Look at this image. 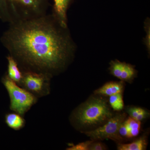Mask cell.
I'll return each instance as SVG.
<instances>
[{
	"label": "cell",
	"mask_w": 150,
	"mask_h": 150,
	"mask_svg": "<svg viewBox=\"0 0 150 150\" xmlns=\"http://www.w3.org/2000/svg\"><path fill=\"white\" fill-rule=\"evenodd\" d=\"M108 68L111 75L123 82L131 83L137 76L138 71L134 65L117 59L112 60Z\"/></svg>",
	"instance_id": "obj_7"
},
{
	"label": "cell",
	"mask_w": 150,
	"mask_h": 150,
	"mask_svg": "<svg viewBox=\"0 0 150 150\" xmlns=\"http://www.w3.org/2000/svg\"><path fill=\"white\" fill-rule=\"evenodd\" d=\"M22 116L16 112L7 113L5 117V121L9 128L18 131L22 129L25 124V120Z\"/></svg>",
	"instance_id": "obj_11"
},
{
	"label": "cell",
	"mask_w": 150,
	"mask_h": 150,
	"mask_svg": "<svg viewBox=\"0 0 150 150\" xmlns=\"http://www.w3.org/2000/svg\"><path fill=\"white\" fill-rule=\"evenodd\" d=\"M0 41L22 72L52 78L67 69L77 49L68 26L52 13L8 24Z\"/></svg>",
	"instance_id": "obj_1"
},
{
	"label": "cell",
	"mask_w": 150,
	"mask_h": 150,
	"mask_svg": "<svg viewBox=\"0 0 150 150\" xmlns=\"http://www.w3.org/2000/svg\"><path fill=\"white\" fill-rule=\"evenodd\" d=\"M118 133L119 136H121L123 139H130L129 130L124 123V121L120 125L118 129Z\"/></svg>",
	"instance_id": "obj_18"
},
{
	"label": "cell",
	"mask_w": 150,
	"mask_h": 150,
	"mask_svg": "<svg viewBox=\"0 0 150 150\" xmlns=\"http://www.w3.org/2000/svg\"><path fill=\"white\" fill-rule=\"evenodd\" d=\"M93 140L82 142L76 145H72L67 148V150H89L90 145L93 142Z\"/></svg>",
	"instance_id": "obj_17"
},
{
	"label": "cell",
	"mask_w": 150,
	"mask_h": 150,
	"mask_svg": "<svg viewBox=\"0 0 150 150\" xmlns=\"http://www.w3.org/2000/svg\"><path fill=\"white\" fill-rule=\"evenodd\" d=\"M6 59L8 61V71L6 74L11 79L19 85L22 79V72L17 63L12 57L8 55L7 56Z\"/></svg>",
	"instance_id": "obj_10"
},
{
	"label": "cell",
	"mask_w": 150,
	"mask_h": 150,
	"mask_svg": "<svg viewBox=\"0 0 150 150\" xmlns=\"http://www.w3.org/2000/svg\"><path fill=\"white\" fill-rule=\"evenodd\" d=\"M49 0H0V20L8 24L48 13Z\"/></svg>",
	"instance_id": "obj_2"
},
{
	"label": "cell",
	"mask_w": 150,
	"mask_h": 150,
	"mask_svg": "<svg viewBox=\"0 0 150 150\" xmlns=\"http://www.w3.org/2000/svg\"><path fill=\"white\" fill-rule=\"evenodd\" d=\"M124 83L121 81H110L95 91L94 93L100 96H110L119 93H122L124 89Z\"/></svg>",
	"instance_id": "obj_9"
},
{
	"label": "cell",
	"mask_w": 150,
	"mask_h": 150,
	"mask_svg": "<svg viewBox=\"0 0 150 150\" xmlns=\"http://www.w3.org/2000/svg\"><path fill=\"white\" fill-rule=\"evenodd\" d=\"M107 149L106 146L103 143L93 141L90 145L89 150H105Z\"/></svg>",
	"instance_id": "obj_19"
},
{
	"label": "cell",
	"mask_w": 150,
	"mask_h": 150,
	"mask_svg": "<svg viewBox=\"0 0 150 150\" xmlns=\"http://www.w3.org/2000/svg\"><path fill=\"white\" fill-rule=\"evenodd\" d=\"M52 13L61 23L65 26H68L67 12L74 0H53Z\"/></svg>",
	"instance_id": "obj_8"
},
{
	"label": "cell",
	"mask_w": 150,
	"mask_h": 150,
	"mask_svg": "<svg viewBox=\"0 0 150 150\" xmlns=\"http://www.w3.org/2000/svg\"><path fill=\"white\" fill-rule=\"evenodd\" d=\"M144 28L146 35L143 39V43L146 46L149 55L150 54V19L147 17L144 23Z\"/></svg>",
	"instance_id": "obj_16"
},
{
	"label": "cell",
	"mask_w": 150,
	"mask_h": 150,
	"mask_svg": "<svg viewBox=\"0 0 150 150\" xmlns=\"http://www.w3.org/2000/svg\"><path fill=\"white\" fill-rule=\"evenodd\" d=\"M1 82L9 96L10 108L14 112L23 116L37 102V97L18 85L6 74L2 78Z\"/></svg>",
	"instance_id": "obj_4"
},
{
	"label": "cell",
	"mask_w": 150,
	"mask_h": 150,
	"mask_svg": "<svg viewBox=\"0 0 150 150\" xmlns=\"http://www.w3.org/2000/svg\"><path fill=\"white\" fill-rule=\"evenodd\" d=\"M113 115L107 100L100 96L92 97L73 112L71 121L76 126L92 127L103 125Z\"/></svg>",
	"instance_id": "obj_3"
},
{
	"label": "cell",
	"mask_w": 150,
	"mask_h": 150,
	"mask_svg": "<svg viewBox=\"0 0 150 150\" xmlns=\"http://www.w3.org/2000/svg\"><path fill=\"white\" fill-rule=\"evenodd\" d=\"M110 107L115 111H121L124 107L122 93H119L109 96Z\"/></svg>",
	"instance_id": "obj_15"
},
{
	"label": "cell",
	"mask_w": 150,
	"mask_h": 150,
	"mask_svg": "<svg viewBox=\"0 0 150 150\" xmlns=\"http://www.w3.org/2000/svg\"><path fill=\"white\" fill-rule=\"evenodd\" d=\"M126 111L130 117L140 121L146 119L149 115L146 110L139 107H128L126 108Z\"/></svg>",
	"instance_id": "obj_14"
},
{
	"label": "cell",
	"mask_w": 150,
	"mask_h": 150,
	"mask_svg": "<svg viewBox=\"0 0 150 150\" xmlns=\"http://www.w3.org/2000/svg\"><path fill=\"white\" fill-rule=\"evenodd\" d=\"M19 86L37 98L48 95L50 92L51 77L46 74L31 71L23 72Z\"/></svg>",
	"instance_id": "obj_6"
},
{
	"label": "cell",
	"mask_w": 150,
	"mask_h": 150,
	"mask_svg": "<svg viewBox=\"0 0 150 150\" xmlns=\"http://www.w3.org/2000/svg\"><path fill=\"white\" fill-rule=\"evenodd\" d=\"M124 123L129 130L130 138H134L139 135L141 129V121L129 117L124 121Z\"/></svg>",
	"instance_id": "obj_13"
},
{
	"label": "cell",
	"mask_w": 150,
	"mask_h": 150,
	"mask_svg": "<svg viewBox=\"0 0 150 150\" xmlns=\"http://www.w3.org/2000/svg\"><path fill=\"white\" fill-rule=\"evenodd\" d=\"M148 144L147 139L145 136L140 137L138 139L129 144H118V150H144L146 149Z\"/></svg>",
	"instance_id": "obj_12"
},
{
	"label": "cell",
	"mask_w": 150,
	"mask_h": 150,
	"mask_svg": "<svg viewBox=\"0 0 150 150\" xmlns=\"http://www.w3.org/2000/svg\"><path fill=\"white\" fill-rule=\"evenodd\" d=\"M126 117L125 112L113 115L103 125L96 129L86 131L83 133L94 141L110 139L115 142L121 143L124 139L119 136L118 130L121 123L126 120Z\"/></svg>",
	"instance_id": "obj_5"
}]
</instances>
